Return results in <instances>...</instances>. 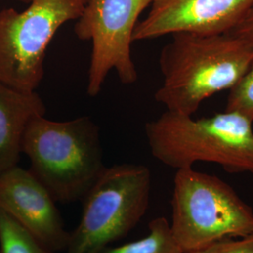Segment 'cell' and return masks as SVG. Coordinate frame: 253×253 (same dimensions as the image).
I'll list each match as a JSON object with an SVG mask.
<instances>
[{"mask_svg":"<svg viewBox=\"0 0 253 253\" xmlns=\"http://www.w3.org/2000/svg\"><path fill=\"white\" fill-rule=\"evenodd\" d=\"M160 54L163 84L155 100L167 111L193 116L211 96L229 90L253 58V47L230 32H178Z\"/></svg>","mask_w":253,"mask_h":253,"instance_id":"obj_1","label":"cell"},{"mask_svg":"<svg viewBox=\"0 0 253 253\" xmlns=\"http://www.w3.org/2000/svg\"><path fill=\"white\" fill-rule=\"evenodd\" d=\"M22 153L30 161L29 171L61 204L84 199L106 169L99 126L87 117L68 121L44 116L31 119Z\"/></svg>","mask_w":253,"mask_h":253,"instance_id":"obj_2","label":"cell"},{"mask_svg":"<svg viewBox=\"0 0 253 253\" xmlns=\"http://www.w3.org/2000/svg\"><path fill=\"white\" fill-rule=\"evenodd\" d=\"M253 123L228 111L194 119L166 110L145 124V132L154 158L173 169L210 163L228 172L253 174Z\"/></svg>","mask_w":253,"mask_h":253,"instance_id":"obj_3","label":"cell"},{"mask_svg":"<svg viewBox=\"0 0 253 253\" xmlns=\"http://www.w3.org/2000/svg\"><path fill=\"white\" fill-rule=\"evenodd\" d=\"M172 235L184 253L253 234V208L225 181L192 168L176 170Z\"/></svg>","mask_w":253,"mask_h":253,"instance_id":"obj_4","label":"cell"},{"mask_svg":"<svg viewBox=\"0 0 253 253\" xmlns=\"http://www.w3.org/2000/svg\"><path fill=\"white\" fill-rule=\"evenodd\" d=\"M151 173L140 164L106 167L84 199L80 223L67 253H100L127 235L147 211Z\"/></svg>","mask_w":253,"mask_h":253,"instance_id":"obj_5","label":"cell"},{"mask_svg":"<svg viewBox=\"0 0 253 253\" xmlns=\"http://www.w3.org/2000/svg\"><path fill=\"white\" fill-rule=\"evenodd\" d=\"M86 0H32L23 11L0 10V82L35 92L44 76L46 51L56 31L81 15Z\"/></svg>","mask_w":253,"mask_h":253,"instance_id":"obj_6","label":"cell"},{"mask_svg":"<svg viewBox=\"0 0 253 253\" xmlns=\"http://www.w3.org/2000/svg\"><path fill=\"white\" fill-rule=\"evenodd\" d=\"M152 0H86L76 20L74 33L92 43L87 94L96 97L115 70L119 80L131 84L138 79L131 55L132 35L139 17Z\"/></svg>","mask_w":253,"mask_h":253,"instance_id":"obj_7","label":"cell"},{"mask_svg":"<svg viewBox=\"0 0 253 253\" xmlns=\"http://www.w3.org/2000/svg\"><path fill=\"white\" fill-rule=\"evenodd\" d=\"M253 0H152L145 19L138 22L132 41L153 40L178 32H230Z\"/></svg>","mask_w":253,"mask_h":253,"instance_id":"obj_8","label":"cell"},{"mask_svg":"<svg viewBox=\"0 0 253 253\" xmlns=\"http://www.w3.org/2000/svg\"><path fill=\"white\" fill-rule=\"evenodd\" d=\"M0 209L17 221L50 253L66 250L71 233L45 187L17 166L0 173Z\"/></svg>","mask_w":253,"mask_h":253,"instance_id":"obj_9","label":"cell"},{"mask_svg":"<svg viewBox=\"0 0 253 253\" xmlns=\"http://www.w3.org/2000/svg\"><path fill=\"white\" fill-rule=\"evenodd\" d=\"M45 112L36 91L22 92L0 82V173L18 165L27 124Z\"/></svg>","mask_w":253,"mask_h":253,"instance_id":"obj_10","label":"cell"},{"mask_svg":"<svg viewBox=\"0 0 253 253\" xmlns=\"http://www.w3.org/2000/svg\"><path fill=\"white\" fill-rule=\"evenodd\" d=\"M149 234L144 238L117 248H106L100 253H184L172 235L167 218L150 221Z\"/></svg>","mask_w":253,"mask_h":253,"instance_id":"obj_11","label":"cell"},{"mask_svg":"<svg viewBox=\"0 0 253 253\" xmlns=\"http://www.w3.org/2000/svg\"><path fill=\"white\" fill-rule=\"evenodd\" d=\"M0 253H50L6 212L0 209Z\"/></svg>","mask_w":253,"mask_h":253,"instance_id":"obj_12","label":"cell"},{"mask_svg":"<svg viewBox=\"0 0 253 253\" xmlns=\"http://www.w3.org/2000/svg\"><path fill=\"white\" fill-rule=\"evenodd\" d=\"M253 122V58L248 69L229 89L226 109Z\"/></svg>","mask_w":253,"mask_h":253,"instance_id":"obj_13","label":"cell"},{"mask_svg":"<svg viewBox=\"0 0 253 253\" xmlns=\"http://www.w3.org/2000/svg\"><path fill=\"white\" fill-rule=\"evenodd\" d=\"M188 253H253V234L243 237L225 238Z\"/></svg>","mask_w":253,"mask_h":253,"instance_id":"obj_14","label":"cell"},{"mask_svg":"<svg viewBox=\"0 0 253 253\" xmlns=\"http://www.w3.org/2000/svg\"><path fill=\"white\" fill-rule=\"evenodd\" d=\"M230 33L253 47V3Z\"/></svg>","mask_w":253,"mask_h":253,"instance_id":"obj_15","label":"cell"},{"mask_svg":"<svg viewBox=\"0 0 253 253\" xmlns=\"http://www.w3.org/2000/svg\"><path fill=\"white\" fill-rule=\"evenodd\" d=\"M16 1H20V2H23V3H27V4H29L32 0H16Z\"/></svg>","mask_w":253,"mask_h":253,"instance_id":"obj_16","label":"cell"}]
</instances>
